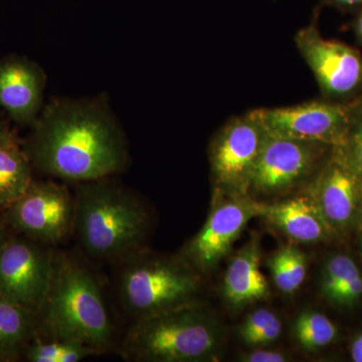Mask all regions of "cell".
Masks as SVG:
<instances>
[{"label": "cell", "mask_w": 362, "mask_h": 362, "mask_svg": "<svg viewBox=\"0 0 362 362\" xmlns=\"http://www.w3.org/2000/svg\"><path fill=\"white\" fill-rule=\"evenodd\" d=\"M23 143L33 168L71 182L111 177L129 158L125 134L104 94L54 98Z\"/></svg>", "instance_id": "cell-1"}, {"label": "cell", "mask_w": 362, "mask_h": 362, "mask_svg": "<svg viewBox=\"0 0 362 362\" xmlns=\"http://www.w3.org/2000/svg\"><path fill=\"white\" fill-rule=\"evenodd\" d=\"M39 328L47 337L87 345L98 354L113 340L101 284L77 255L54 251L49 290L40 313Z\"/></svg>", "instance_id": "cell-2"}, {"label": "cell", "mask_w": 362, "mask_h": 362, "mask_svg": "<svg viewBox=\"0 0 362 362\" xmlns=\"http://www.w3.org/2000/svg\"><path fill=\"white\" fill-rule=\"evenodd\" d=\"M74 197V233L90 257L119 263L144 249L148 213L129 190L102 178L77 183Z\"/></svg>", "instance_id": "cell-3"}, {"label": "cell", "mask_w": 362, "mask_h": 362, "mask_svg": "<svg viewBox=\"0 0 362 362\" xmlns=\"http://www.w3.org/2000/svg\"><path fill=\"white\" fill-rule=\"evenodd\" d=\"M225 338L220 319L197 301L136 320L123 356L145 362L211 361L220 356Z\"/></svg>", "instance_id": "cell-4"}, {"label": "cell", "mask_w": 362, "mask_h": 362, "mask_svg": "<svg viewBox=\"0 0 362 362\" xmlns=\"http://www.w3.org/2000/svg\"><path fill=\"white\" fill-rule=\"evenodd\" d=\"M119 263V295L136 320L197 302L202 274L180 255L162 256L142 249Z\"/></svg>", "instance_id": "cell-5"}, {"label": "cell", "mask_w": 362, "mask_h": 362, "mask_svg": "<svg viewBox=\"0 0 362 362\" xmlns=\"http://www.w3.org/2000/svg\"><path fill=\"white\" fill-rule=\"evenodd\" d=\"M334 146L268 133L249 195L257 201L307 189L332 156Z\"/></svg>", "instance_id": "cell-6"}, {"label": "cell", "mask_w": 362, "mask_h": 362, "mask_svg": "<svg viewBox=\"0 0 362 362\" xmlns=\"http://www.w3.org/2000/svg\"><path fill=\"white\" fill-rule=\"evenodd\" d=\"M267 136L256 110L233 117L216 133L209 151L214 192L249 195Z\"/></svg>", "instance_id": "cell-7"}, {"label": "cell", "mask_w": 362, "mask_h": 362, "mask_svg": "<svg viewBox=\"0 0 362 362\" xmlns=\"http://www.w3.org/2000/svg\"><path fill=\"white\" fill-rule=\"evenodd\" d=\"M266 202L250 195H226L214 192L206 223L183 247L180 256L195 270L209 274L232 250L249 221L263 216Z\"/></svg>", "instance_id": "cell-8"}, {"label": "cell", "mask_w": 362, "mask_h": 362, "mask_svg": "<svg viewBox=\"0 0 362 362\" xmlns=\"http://www.w3.org/2000/svg\"><path fill=\"white\" fill-rule=\"evenodd\" d=\"M317 18L318 13L310 25L298 32V51L313 73L323 98L352 101L362 95V54L340 40L323 37Z\"/></svg>", "instance_id": "cell-9"}, {"label": "cell", "mask_w": 362, "mask_h": 362, "mask_svg": "<svg viewBox=\"0 0 362 362\" xmlns=\"http://www.w3.org/2000/svg\"><path fill=\"white\" fill-rule=\"evenodd\" d=\"M75 197L54 181H33L25 194L6 211L11 228L45 246H56L74 233Z\"/></svg>", "instance_id": "cell-10"}, {"label": "cell", "mask_w": 362, "mask_h": 362, "mask_svg": "<svg viewBox=\"0 0 362 362\" xmlns=\"http://www.w3.org/2000/svg\"><path fill=\"white\" fill-rule=\"evenodd\" d=\"M54 251L26 239H6L0 246V295L39 314L52 272Z\"/></svg>", "instance_id": "cell-11"}, {"label": "cell", "mask_w": 362, "mask_h": 362, "mask_svg": "<svg viewBox=\"0 0 362 362\" xmlns=\"http://www.w3.org/2000/svg\"><path fill=\"white\" fill-rule=\"evenodd\" d=\"M352 101L323 98L295 106L256 109V112L271 135L337 147L342 145L349 130Z\"/></svg>", "instance_id": "cell-12"}, {"label": "cell", "mask_w": 362, "mask_h": 362, "mask_svg": "<svg viewBox=\"0 0 362 362\" xmlns=\"http://www.w3.org/2000/svg\"><path fill=\"white\" fill-rule=\"evenodd\" d=\"M306 190L337 237L362 225V180L347 165L337 147Z\"/></svg>", "instance_id": "cell-13"}, {"label": "cell", "mask_w": 362, "mask_h": 362, "mask_svg": "<svg viewBox=\"0 0 362 362\" xmlns=\"http://www.w3.org/2000/svg\"><path fill=\"white\" fill-rule=\"evenodd\" d=\"M47 81L33 59L18 54L0 59V107L14 122L32 127L45 106Z\"/></svg>", "instance_id": "cell-14"}, {"label": "cell", "mask_w": 362, "mask_h": 362, "mask_svg": "<svg viewBox=\"0 0 362 362\" xmlns=\"http://www.w3.org/2000/svg\"><path fill=\"white\" fill-rule=\"evenodd\" d=\"M262 218L297 243L316 244L338 238L306 189L272 204L266 202Z\"/></svg>", "instance_id": "cell-15"}, {"label": "cell", "mask_w": 362, "mask_h": 362, "mask_svg": "<svg viewBox=\"0 0 362 362\" xmlns=\"http://www.w3.org/2000/svg\"><path fill=\"white\" fill-rule=\"evenodd\" d=\"M261 256L258 240L255 239L239 250L230 261L221 294L233 308L256 303L270 295L267 279L259 269Z\"/></svg>", "instance_id": "cell-16"}, {"label": "cell", "mask_w": 362, "mask_h": 362, "mask_svg": "<svg viewBox=\"0 0 362 362\" xmlns=\"http://www.w3.org/2000/svg\"><path fill=\"white\" fill-rule=\"evenodd\" d=\"M33 164L18 135L7 129L0 136V211L18 201L33 183Z\"/></svg>", "instance_id": "cell-17"}, {"label": "cell", "mask_w": 362, "mask_h": 362, "mask_svg": "<svg viewBox=\"0 0 362 362\" xmlns=\"http://www.w3.org/2000/svg\"><path fill=\"white\" fill-rule=\"evenodd\" d=\"M321 295L338 308H352L362 299V273L349 255H333L326 261L320 279Z\"/></svg>", "instance_id": "cell-18"}, {"label": "cell", "mask_w": 362, "mask_h": 362, "mask_svg": "<svg viewBox=\"0 0 362 362\" xmlns=\"http://www.w3.org/2000/svg\"><path fill=\"white\" fill-rule=\"evenodd\" d=\"M37 327V314L0 295V359L16 356L33 341Z\"/></svg>", "instance_id": "cell-19"}, {"label": "cell", "mask_w": 362, "mask_h": 362, "mask_svg": "<svg viewBox=\"0 0 362 362\" xmlns=\"http://www.w3.org/2000/svg\"><path fill=\"white\" fill-rule=\"evenodd\" d=\"M268 267L279 291L292 295L301 288L306 279L308 261L304 252L287 245L272 255Z\"/></svg>", "instance_id": "cell-20"}, {"label": "cell", "mask_w": 362, "mask_h": 362, "mask_svg": "<svg viewBox=\"0 0 362 362\" xmlns=\"http://www.w3.org/2000/svg\"><path fill=\"white\" fill-rule=\"evenodd\" d=\"M293 337L307 351H318L334 343L338 337L337 325L329 317L316 310H305L293 324Z\"/></svg>", "instance_id": "cell-21"}, {"label": "cell", "mask_w": 362, "mask_h": 362, "mask_svg": "<svg viewBox=\"0 0 362 362\" xmlns=\"http://www.w3.org/2000/svg\"><path fill=\"white\" fill-rule=\"evenodd\" d=\"M97 354L82 343L59 338H33L26 347V358L32 362H78Z\"/></svg>", "instance_id": "cell-22"}, {"label": "cell", "mask_w": 362, "mask_h": 362, "mask_svg": "<svg viewBox=\"0 0 362 362\" xmlns=\"http://www.w3.org/2000/svg\"><path fill=\"white\" fill-rule=\"evenodd\" d=\"M282 330L283 324L273 311L259 308L240 324L239 335L247 346L258 349L275 342L282 334Z\"/></svg>", "instance_id": "cell-23"}, {"label": "cell", "mask_w": 362, "mask_h": 362, "mask_svg": "<svg viewBox=\"0 0 362 362\" xmlns=\"http://www.w3.org/2000/svg\"><path fill=\"white\" fill-rule=\"evenodd\" d=\"M337 149L362 180V95L352 101L349 130L342 145Z\"/></svg>", "instance_id": "cell-24"}, {"label": "cell", "mask_w": 362, "mask_h": 362, "mask_svg": "<svg viewBox=\"0 0 362 362\" xmlns=\"http://www.w3.org/2000/svg\"><path fill=\"white\" fill-rule=\"evenodd\" d=\"M289 356L276 350L255 349L249 354H243L240 361L247 362H285L289 361Z\"/></svg>", "instance_id": "cell-25"}, {"label": "cell", "mask_w": 362, "mask_h": 362, "mask_svg": "<svg viewBox=\"0 0 362 362\" xmlns=\"http://www.w3.org/2000/svg\"><path fill=\"white\" fill-rule=\"evenodd\" d=\"M320 4L321 6L334 7L345 13H356L362 6V0H320Z\"/></svg>", "instance_id": "cell-26"}, {"label": "cell", "mask_w": 362, "mask_h": 362, "mask_svg": "<svg viewBox=\"0 0 362 362\" xmlns=\"http://www.w3.org/2000/svg\"><path fill=\"white\" fill-rule=\"evenodd\" d=\"M349 352L352 361L362 362V330L352 339Z\"/></svg>", "instance_id": "cell-27"}, {"label": "cell", "mask_w": 362, "mask_h": 362, "mask_svg": "<svg viewBox=\"0 0 362 362\" xmlns=\"http://www.w3.org/2000/svg\"><path fill=\"white\" fill-rule=\"evenodd\" d=\"M354 30L359 45H362V6L356 11V18L354 21Z\"/></svg>", "instance_id": "cell-28"}, {"label": "cell", "mask_w": 362, "mask_h": 362, "mask_svg": "<svg viewBox=\"0 0 362 362\" xmlns=\"http://www.w3.org/2000/svg\"><path fill=\"white\" fill-rule=\"evenodd\" d=\"M7 129H8V126H7L6 124L0 119V136L4 134Z\"/></svg>", "instance_id": "cell-29"}, {"label": "cell", "mask_w": 362, "mask_h": 362, "mask_svg": "<svg viewBox=\"0 0 362 362\" xmlns=\"http://www.w3.org/2000/svg\"><path fill=\"white\" fill-rule=\"evenodd\" d=\"M6 240V238H4V230H2L1 223H0V246H1L2 243H4Z\"/></svg>", "instance_id": "cell-30"}, {"label": "cell", "mask_w": 362, "mask_h": 362, "mask_svg": "<svg viewBox=\"0 0 362 362\" xmlns=\"http://www.w3.org/2000/svg\"><path fill=\"white\" fill-rule=\"evenodd\" d=\"M361 256H362V235L361 238Z\"/></svg>", "instance_id": "cell-31"}]
</instances>
